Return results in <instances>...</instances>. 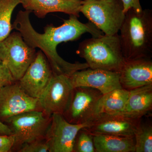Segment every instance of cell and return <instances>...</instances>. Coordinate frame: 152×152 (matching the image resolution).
Returning a JSON list of instances; mask_svg holds the SVG:
<instances>
[{
	"label": "cell",
	"instance_id": "6da1fadb",
	"mask_svg": "<svg viewBox=\"0 0 152 152\" xmlns=\"http://www.w3.org/2000/svg\"><path fill=\"white\" fill-rule=\"evenodd\" d=\"M31 13L30 11H20L12 28L18 31L28 45L33 48L40 49L48 61L53 74L70 77L77 71L89 68L86 63L68 62L60 56L56 49L61 43L76 40L85 33H90L94 37L102 35V32L92 23H83L79 20L78 17L71 15L60 26L48 25L44 34H40L31 24Z\"/></svg>",
	"mask_w": 152,
	"mask_h": 152
},
{
	"label": "cell",
	"instance_id": "7a4b0ae2",
	"mask_svg": "<svg viewBox=\"0 0 152 152\" xmlns=\"http://www.w3.org/2000/svg\"><path fill=\"white\" fill-rule=\"evenodd\" d=\"M120 42L126 59L151 58L152 53V10L137 12L133 9L125 13L120 28Z\"/></svg>",
	"mask_w": 152,
	"mask_h": 152
},
{
	"label": "cell",
	"instance_id": "3957f363",
	"mask_svg": "<svg viewBox=\"0 0 152 152\" xmlns=\"http://www.w3.org/2000/svg\"><path fill=\"white\" fill-rule=\"evenodd\" d=\"M77 53L92 69L119 72L125 61L118 34L85 40L79 45Z\"/></svg>",
	"mask_w": 152,
	"mask_h": 152
},
{
	"label": "cell",
	"instance_id": "277c9868",
	"mask_svg": "<svg viewBox=\"0 0 152 152\" xmlns=\"http://www.w3.org/2000/svg\"><path fill=\"white\" fill-rule=\"evenodd\" d=\"M80 12L107 35L118 34L126 13L121 0H83Z\"/></svg>",
	"mask_w": 152,
	"mask_h": 152
},
{
	"label": "cell",
	"instance_id": "5b68a950",
	"mask_svg": "<svg viewBox=\"0 0 152 152\" xmlns=\"http://www.w3.org/2000/svg\"><path fill=\"white\" fill-rule=\"evenodd\" d=\"M36 54L35 49L28 45L20 32L10 33L0 42V60L5 64L16 81L23 75Z\"/></svg>",
	"mask_w": 152,
	"mask_h": 152
},
{
	"label": "cell",
	"instance_id": "8992f818",
	"mask_svg": "<svg viewBox=\"0 0 152 152\" xmlns=\"http://www.w3.org/2000/svg\"><path fill=\"white\" fill-rule=\"evenodd\" d=\"M42 110L25 112L11 117L4 124L11 129L16 144H25L41 140L48 132L51 118Z\"/></svg>",
	"mask_w": 152,
	"mask_h": 152
},
{
	"label": "cell",
	"instance_id": "52a82bcc",
	"mask_svg": "<svg viewBox=\"0 0 152 152\" xmlns=\"http://www.w3.org/2000/svg\"><path fill=\"white\" fill-rule=\"evenodd\" d=\"M74 88L69 76L53 74L39 99L41 110L48 116L63 115L70 103Z\"/></svg>",
	"mask_w": 152,
	"mask_h": 152
},
{
	"label": "cell",
	"instance_id": "ba28073f",
	"mask_svg": "<svg viewBox=\"0 0 152 152\" xmlns=\"http://www.w3.org/2000/svg\"><path fill=\"white\" fill-rule=\"evenodd\" d=\"M42 110L39 99L27 94L18 83L0 89V121L5 123L11 117L25 112Z\"/></svg>",
	"mask_w": 152,
	"mask_h": 152
},
{
	"label": "cell",
	"instance_id": "9c48e42d",
	"mask_svg": "<svg viewBox=\"0 0 152 152\" xmlns=\"http://www.w3.org/2000/svg\"><path fill=\"white\" fill-rule=\"evenodd\" d=\"M51 118L47 140L50 146L49 152H74L78 133L81 129L91 124V121L80 124H72L60 113L53 114Z\"/></svg>",
	"mask_w": 152,
	"mask_h": 152
},
{
	"label": "cell",
	"instance_id": "30bf717a",
	"mask_svg": "<svg viewBox=\"0 0 152 152\" xmlns=\"http://www.w3.org/2000/svg\"><path fill=\"white\" fill-rule=\"evenodd\" d=\"M103 95L98 90L89 87L74 88L70 103L63 116L72 124H80L91 121L96 104Z\"/></svg>",
	"mask_w": 152,
	"mask_h": 152
},
{
	"label": "cell",
	"instance_id": "8fae6325",
	"mask_svg": "<svg viewBox=\"0 0 152 152\" xmlns=\"http://www.w3.org/2000/svg\"><path fill=\"white\" fill-rule=\"evenodd\" d=\"M53 75L46 57L42 51H39L23 75L18 81V84L30 96L39 99Z\"/></svg>",
	"mask_w": 152,
	"mask_h": 152
},
{
	"label": "cell",
	"instance_id": "7c38bea8",
	"mask_svg": "<svg viewBox=\"0 0 152 152\" xmlns=\"http://www.w3.org/2000/svg\"><path fill=\"white\" fill-rule=\"evenodd\" d=\"M74 88H93L105 94L114 90L122 88L119 72L88 68L77 71L70 76Z\"/></svg>",
	"mask_w": 152,
	"mask_h": 152
},
{
	"label": "cell",
	"instance_id": "4fadbf2b",
	"mask_svg": "<svg viewBox=\"0 0 152 152\" xmlns=\"http://www.w3.org/2000/svg\"><path fill=\"white\" fill-rule=\"evenodd\" d=\"M140 119H133L117 115H101L91 121L84 128L93 135L134 136Z\"/></svg>",
	"mask_w": 152,
	"mask_h": 152
},
{
	"label": "cell",
	"instance_id": "5bb4252c",
	"mask_svg": "<svg viewBox=\"0 0 152 152\" xmlns=\"http://www.w3.org/2000/svg\"><path fill=\"white\" fill-rule=\"evenodd\" d=\"M119 72L122 88L128 91L152 84L151 58L125 59Z\"/></svg>",
	"mask_w": 152,
	"mask_h": 152
},
{
	"label": "cell",
	"instance_id": "9a60e30c",
	"mask_svg": "<svg viewBox=\"0 0 152 152\" xmlns=\"http://www.w3.org/2000/svg\"><path fill=\"white\" fill-rule=\"evenodd\" d=\"M21 2L25 10L44 18L47 14L57 12L79 17L83 0H21Z\"/></svg>",
	"mask_w": 152,
	"mask_h": 152
},
{
	"label": "cell",
	"instance_id": "2e32d148",
	"mask_svg": "<svg viewBox=\"0 0 152 152\" xmlns=\"http://www.w3.org/2000/svg\"><path fill=\"white\" fill-rule=\"evenodd\" d=\"M152 84L129 91L124 110L117 115L140 119L152 110Z\"/></svg>",
	"mask_w": 152,
	"mask_h": 152
},
{
	"label": "cell",
	"instance_id": "e0dca14e",
	"mask_svg": "<svg viewBox=\"0 0 152 152\" xmlns=\"http://www.w3.org/2000/svg\"><path fill=\"white\" fill-rule=\"evenodd\" d=\"M96 152H135L134 136L93 135Z\"/></svg>",
	"mask_w": 152,
	"mask_h": 152
},
{
	"label": "cell",
	"instance_id": "ac0fdd59",
	"mask_svg": "<svg viewBox=\"0 0 152 152\" xmlns=\"http://www.w3.org/2000/svg\"><path fill=\"white\" fill-rule=\"evenodd\" d=\"M129 94V91L122 88L103 95L96 106L94 118L99 115L120 113L124 108Z\"/></svg>",
	"mask_w": 152,
	"mask_h": 152
},
{
	"label": "cell",
	"instance_id": "d6986e66",
	"mask_svg": "<svg viewBox=\"0 0 152 152\" xmlns=\"http://www.w3.org/2000/svg\"><path fill=\"white\" fill-rule=\"evenodd\" d=\"M21 2V0H0V42L10 34L12 14Z\"/></svg>",
	"mask_w": 152,
	"mask_h": 152
},
{
	"label": "cell",
	"instance_id": "ffe728a7",
	"mask_svg": "<svg viewBox=\"0 0 152 152\" xmlns=\"http://www.w3.org/2000/svg\"><path fill=\"white\" fill-rule=\"evenodd\" d=\"M136 152H152V126L140 121L134 134Z\"/></svg>",
	"mask_w": 152,
	"mask_h": 152
},
{
	"label": "cell",
	"instance_id": "44dd1931",
	"mask_svg": "<svg viewBox=\"0 0 152 152\" xmlns=\"http://www.w3.org/2000/svg\"><path fill=\"white\" fill-rule=\"evenodd\" d=\"M74 152H95L94 136L84 128L78 133L75 141Z\"/></svg>",
	"mask_w": 152,
	"mask_h": 152
},
{
	"label": "cell",
	"instance_id": "7402d4cb",
	"mask_svg": "<svg viewBox=\"0 0 152 152\" xmlns=\"http://www.w3.org/2000/svg\"><path fill=\"white\" fill-rule=\"evenodd\" d=\"M49 145L48 141H42L41 140L23 144L19 152H49Z\"/></svg>",
	"mask_w": 152,
	"mask_h": 152
},
{
	"label": "cell",
	"instance_id": "603a6c76",
	"mask_svg": "<svg viewBox=\"0 0 152 152\" xmlns=\"http://www.w3.org/2000/svg\"><path fill=\"white\" fill-rule=\"evenodd\" d=\"M15 82L8 68L0 60V89Z\"/></svg>",
	"mask_w": 152,
	"mask_h": 152
},
{
	"label": "cell",
	"instance_id": "cb8c5ba5",
	"mask_svg": "<svg viewBox=\"0 0 152 152\" xmlns=\"http://www.w3.org/2000/svg\"><path fill=\"white\" fill-rule=\"evenodd\" d=\"M15 144V137L13 134L0 135V152L10 151Z\"/></svg>",
	"mask_w": 152,
	"mask_h": 152
},
{
	"label": "cell",
	"instance_id": "d4e9b609",
	"mask_svg": "<svg viewBox=\"0 0 152 152\" xmlns=\"http://www.w3.org/2000/svg\"><path fill=\"white\" fill-rule=\"evenodd\" d=\"M124 7L125 13L129 10L133 9L137 12H141L142 8L141 5L140 0H121Z\"/></svg>",
	"mask_w": 152,
	"mask_h": 152
},
{
	"label": "cell",
	"instance_id": "484cf974",
	"mask_svg": "<svg viewBox=\"0 0 152 152\" xmlns=\"http://www.w3.org/2000/svg\"><path fill=\"white\" fill-rule=\"evenodd\" d=\"M13 134L12 132L8 126L0 121V135H10Z\"/></svg>",
	"mask_w": 152,
	"mask_h": 152
}]
</instances>
